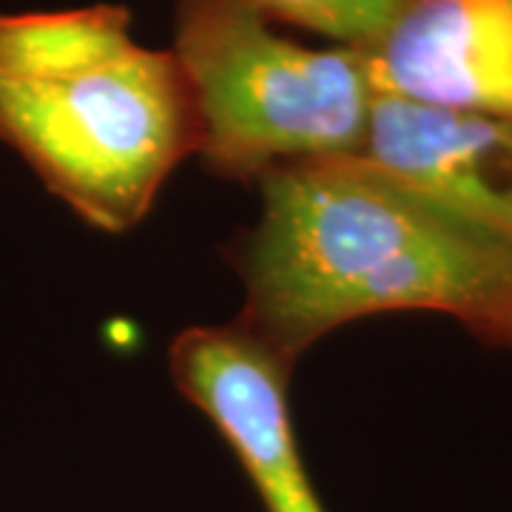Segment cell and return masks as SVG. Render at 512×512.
Wrapping results in <instances>:
<instances>
[{
    "label": "cell",
    "instance_id": "3957f363",
    "mask_svg": "<svg viewBox=\"0 0 512 512\" xmlns=\"http://www.w3.org/2000/svg\"><path fill=\"white\" fill-rule=\"evenodd\" d=\"M171 55L197 123V151L220 174L359 154L373 83L367 52L311 49L276 35L248 0H180Z\"/></svg>",
    "mask_w": 512,
    "mask_h": 512
},
{
    "label": "cell",
    "instance_id": "52a82bcc",
    "mask_svg": "<svg viewBox=\"0 0 512 512\" xmlns=\"http://www.w3.org/2000/svg\"><path fill=\"white\" fill-rule=\"evenodd\" d=\"M268 20L311 29L342 46L370 52L410 0H248Z\"/></svg>",
    "mask_w": 512,
    "mask_h": 512
},
{
    "label": "cell",
    "instance_id": "5b68a950",
    "mask_svg": "<svg viewBox=\"0 0 512 512\" xmlns=\"http://www.w3.org/2000/svg\"><path fill=\"white\" fill-rule=\"evenodd\" d=\"M356 157L512 239V123L376 92Z\"/></svg>",
    "mask_w": 512,
    "mask_h": 512
},
{
    "label": "cell",
    "instance_id": "6da1fadb",
    "mask_svg": "<svg viewBox=\"0 0 512 512\" xmlns=\"http://www.w3.org/2000/svg\"><path fill=\"white\" fill-rule=\"evenodd\" d=\"M245 245L239 325L293 359L384 311L450 313L512 348V239L356 154L276 165Z\"/></svg>",
    "mask_w": 512,
    "mask_h": 512
},
{
    "label": "cell",
    "instance_id": "277c9868",
    "mask_svg": "<svg viewBox=\"0 0 512 512\" xmlns=\"http://www.w3.org/2000/svg\"><path fill=\"white\" fill-rule=\"evenodd\" d=\"M171 376L220 430L268 512H325L296 447L291 362L242 325L188 328L168 353Z\"/></svg>",
    "mask_w": 512,
    "mask_h": 512
},
{
    "label": "cell",
    "instance_id": "7a4b0ae2",
    "mask_svg": "<svg viewBox=\"0 0 512 512\" xmlns=\"http://www.w3.org/2000/svg\"><path fill=\"white\" fill-rule=\"evenodd\" d=\"M0 140L83 220L120 234L197 151L171 52L131 37L117 3L0 15Z\"/></svg>",
    "mask_w": 512,
    "mask_h": 512
},
{
    "label": "cell",
    "instance_id": "8992f818",
    "mask_svg": "<svg viewBox=\"0 0 512 512\" xmlns=\"http://www.w3.org/2000/svg\"><path fill=\"white\" fill-rule=\"evenodd\" d=\"M367 66L373 92L512 123V0H410Z\"/></svg>",
    "mask_w": 512,
    "mask_h": 512
}]
</instances>
